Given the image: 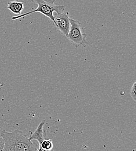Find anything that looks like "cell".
Returning <instances> with one entry per match:
<instances>
[{
	"label": "cell",
	"instance_id": "cell-1",
	"mask_svg": "<svg viewBox=\"0 0 136 151\" xmlns=\"http://www.w3.org/2000/svg\"><path fill=\"white\" fill-rule=\"evenodd\" d=\"M1 136L4 141V151H35L38 150L36 143H33L26 135L19 129L9 132L2 130Z\"/></svg>",
	"mask_w": 136,
	"mask_h": 151
},
{
	"label": "cell",
	"instance_id": "cell-2",
	"mask_svg": "<svg viewBox=\"0 0 136 151\" xmlns=\"http://www.w3.org/2000/svg\"><path fill=\"white\" fill-rule=\"evenodd\" d=\"M32 2L37 4L38 7L31 11H28L23 14H20L17 16L12 18V20H17L21 18L24 17L27 15L35 12H39L49 18L53 23L55 24V17L53 12H56L57 14H60L64 11V6L63 5H56L55 2L56 0H31Z\"/></svg>",
	"mask_w": 136,
	"mask_h": 151
},
{
	"label": "cell",
	"instance_id": "cell-3",
	"mask_svg": "<svg viewBox=\"0 0 136 151\" xmlns=\"http://www.w3.org/2000/svg\"><path fill=\"white\" fill-rule=\"evenodd\" d=\"M70 27L67 37L75 47H85L88 45L86 35L82 32L81 24L77 20L70 18Z\"/></svg>",
	"mask_w": 136,
	"mask_h": 151
},
{
	"label": "cell",
	"instance_id": "cell-4",
	"mask_svg": "<svg viewBox=\"0 0 136 151\" xmlns=\"http://www.w3.org/2000/svg\"><path fill=\"white\" fill-rule=\"evenodd\" d=\"M54 17L55 26L62 35L67 37L70 27L69 13L68 12H63L60 14H56V15Z\"/></svg>",
	"mask_w": 136,
	"mask_h": 151
},
{
	"label": "cell",
	"instance_id": "cell-5",
	"mask_svg": "<svg viewBox=\"0 0 136 151\" xmlns=\"http://www.w3.org/2000/svg\"><path fill=\"white\" fill-rule=\"evenodd\" d=\"M45 124V120L42 121L39 125L38 126L37 129L36 131L33 132L31 135L29 137V139L32 141V140H37L39 144L41 143V142L45 139V135H44V129L43 127Z\"/></svg>",
	"mask_w": 136,
	"mask_h": 151
},
{
	"label": "cell",
	"instance_id": "cell-6",
	"mask_svg": "<svg viewBox=\"0 0 136 151\" xmlns=\"http://www.w3.org/2000/svg\"><path fill=\"white\" fill-rule=\"evenodd\" d=\"M7 8L12 13L20 15L24 9V4L19 1H10L8 3Z\"/></svg>",
	"mask_w": 136,
	"mask_h": 151
},
{
	"label": "cell",
	"instance_id": "cell-7",
	"mask_svg": "<svg viewBox=\"0 0 136 151\" xmlns=\"http://www.w3.org/2000/svg\"><path fill=\"white\" fill-rule=\"evenodd\" d=\"M53 148V144L51 139H44L39 144V148L37 151H51Z\"/></svg>",
	"mask_w": 136,
	"mask_h": 151
},
{
	"label": "cell",
	"instance_id": "cell-8",
	"mask_svg": "<svg viewBox=\"0 0 136 151\" xmlns=\"http://www.w3.org/2000/svg\"><path fill=\"white\" fill-rule=\"evenodd\" d=\"M130 95L133 99L136 101V81H135L130 91Z\"/></svg>",
	"mask_w": 136,
	"mask_h": 151
},
{
	"label": "cell",
	"instance_id": "cell-9",
	"mask_svg": "<svg viewBox=\"0 0 136 151\" xmlns=\"http://www.w3.org/2000/svg\"><path fill=\"white\" fill-rule=\"evenodd\" d=\"M4 147V141L3 138L0 135V151H3Z\"/></svg>",
	"mask_w": 136,
	"mask_h": 151
},
{
	"label": "cell",
	"instance_id": "cell-10",
	"mask_svg": "<svg viewBox=\"0 0 136 151\" xmlns=\"http://www.w3.org/2000/svg\"><path fill=\"white\" fill-rule=\"evenodd\" d=\"M15 1H18V0H15Z\"/></svg>",
	"mask_w": 136,
	"mask_h": 151
}]
</instances>
